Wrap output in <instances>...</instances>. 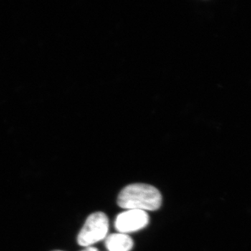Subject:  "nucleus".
<instances>
[{"instance_id":"f257e3e1","label":"nucleus","mask_w":251,"mask_h":251,"mask_svg":"<svg viewBox=\"0 0 251 251\" xmlns=\"http://www.w3.org/2000/svg\"><path fill=\"white\" fill-rule=\"evenodd\" d=\"M117 203L126 210L135 209L147 212L161 207L162 196L159 191L151 185L133 184L122 190Z\"/></svg>"},{"instance_id":"f03ea898","label":"nucleus","mask_w":251,"mask_h":251,"mask_svg":"<svg viewBox=\"0 0 251 251\" xmlns=\"http://www.w3.org/2000/svg\"><path fill=\"white\" fill-rule=\"evenodd\" d=\"M109 229L108 217L103 212L91 214L86 220L78 235L77 243L82 247H89L107 237Z\"/></svg>"},{"instance_id":"7ed1b4c3","label":"nucleus","mask_w":251,"mask_h":251,"mask_svg":"<svg viewBox=\"0 0 251 251\" xmlns=\"http://www.w3.org/2000/svg\"><path fill=\"white\" fill-rule=\"evenodd\" d=\"M149 222L150 217L146 211L127 209L117 216L115 227L118 232L128 234L144 228Z\"/></svg>"},{"instance_id":"20e7f679","label":"nucleus","mask_w":251,"mask_h":251,"mask_svg":"<svg viewBox=\"0 0 251 251\" xmlns=\"http://www.w3.org/2000/svg\"><path fill=\"white\" fill-rule=\"evenodd\" d=\"M105 247L109 251H130L133 247V239L126 234H112L105 239Z\"/></svg>"},{"instance_id":"39448f33","label":"nucleus","mask_w":251,"mask_h":251,"mask_svg":"<svg viewBox=\"0 0 251 251\" xmlns=\"http://www.w3.org/2000/svg\"><path fill=\"white\" fill-rule=\"evenodd\" d=\"M81 251H98V249H96V248L94 247H89L86 248L85 249H84V250Z\"/></svg>"},{"instance_id":"423d86ee","label":"nucleus","mask_w":251,"mask_h":251,"mask_svg":"<svg viewBox=\"0 0 251 251\" xmlns=\"http://www.w3.org/2000/svg\"><path fill=\"white\" fill-rule=\"evenodd\" d=\"M63 251L57 250V251Z\"/></svg>"}]
</instances>
